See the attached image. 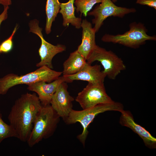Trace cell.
I'll list each match as a JSON object with an SVG mask.
<instances>
[{"mask_svg": "<svg viewBox=\"0 0 156 156\" xmlns=\"http://www.w3.org/2000/svg\"><path fill=\"white\" fill-rule=\"evenodd\" d=\"M75 0H69L65 3H60V9L59 12L63 18V25L68 27L70 24L77 29L81 27V18L76 17L75 11L76 8L74 6Z\"/></svg>", "mask_w": 156, "mask_h": 156, "instance_id": "16", "label": "cell"}, {"mask_svg": "<svg viewBox=\"0 0 156 156\" xmlns=\"http://www.w3.org/2000/svg\"><path fill=\"white\" fill-rule=\"evenodd\" d=\"M67 83L64 82L58 86L54 93L50 104L63 120L67 117L73 109V102L74 99L67 90Z\"/></svg>", "mask_w": 156, "mask_h": 156, "instance_id": "10", "label": "cell"}, {"mask_svg": "<svg viewBox=\"0 0 156 156\" xmlns=\"http://www.w3.org/2000/svg\"><path fill=\"white\" fill-rule=\"evenodd\" d=\"M0 4L4 6H9L12 4L11 0H0Z\"/></svg>", "mask_w": 156, "mask_h": 156, "instance_id": "23", "label": "cell"}, {"mask_svg": "<svg viewBox=\"0 0 156 156\" xmlns=\"http://www.w3.org/2000/svg\"><path fill=\"white\" fill-rule=\"evenodd\" d=\"M129 29L122 34L104 35L101 38L105 42L118 44L131 48L136 49L146 43L148 40L155 41V36H150L147 33V29L141 23L135 22L129 25Z\"/></svg>", "mask_w": 156, "mask_h": 156, "instance_id": "5", "label": "cell"}, {"mask_svg": "<svg viewBox=\"0 0 156 156\" xmlns=\"http://www.w3.org/2000/svg\"><path fill=\"white\" fill-rule=\"evenodd\" d=\"M101 66L98 64L92 66L86 62L83 68L77 73L65 76L68 79L69 83L74 80H82L93 84H104L106 77L101 71Z\"/></svg>", "mask_w": 156, "mask_h": 156, "instance_id": "12", "label": "cell"}, {"mask_svg": "<svg viewBox=\"0 0 156 156\" xmlns=\"http://www.w3.org/2000/svg\"><path fill=\"white\" fill-rule=\"evenodd\" d=\"M81 27L82 29V42L77 50L86 60L96 45V32L91 23L86 19L82 21Z\"/></svg>", "mask_w": 156, "mask_h": 156, "instance_id": "14", "label": "cell"}, {"mask_svg": "<svg viewBox=\"0 0 156 156\" xmlns=\"http://www.w3.org/2000/svg\"><path fill=\"white\" fill-rule=\"evenodd\" d=\"M60 9V3L59 0H47L45 7L46 22L45 31L47 34L51 31L52 24L57 17Z\"/></svg>", "mask_w": 156, "mask_h": 156, "instance_id": "17", "label": "cell"}, {"mask_svg": "<svg viewBox=\"0 0 156 156\" xmlns=\"http://www.w3.org/2000/svg\"><path fill=\"white\" fill-rule=\"evenodd\" d=\"M60 118L50 104L42 105L37 114L27 141L29 146L32 147L43 139L52 136L56 130Z\"/></svg>", "mask_w": 156, "mask_h": 156, "instance_id": "2", "label": "cell"}, {"mask_svg": "<svg viewBox=\"0 0 156 156\" xmlns=\"http://www.w3.org/2000/svg\"><path fill=\"white\" fill-rule=\"evenodd\" d=\"M42 105L35 93L21 95L15 102L8 117L10 125L21 141L27 142Z\"/></svg>", "mask_w": 156, "mask_h": 156, "instance_id": "1", "label": "cell"}, {"mask_svg": "<svg viewBox=\"0 0 156 156\" xmlns=\"http://www.w3.org/2000/svg\"><path fill=\"white\" fill-rule=\"evenodd\" d=\"M39 22L36 19L31 20L29 23V31L37 35L41 39V44L38 50L40 61L36 64L37 67L46 66L52 69V60L57 54L65 51L66 46L58 44L53 45L47 42L42 33V29L39 27Z\"/></svg>", "mask_w": 156, "mask_h": 156, "instance_id": "8", "label": "cell"}, {"mask_svg": "<svg viewBox=\"0 0 156 156\" xmlns=\"http://www.w3.org/2000/svg\"><path fill=\"white\" fill-rule=\"evenodd\" d=\"M136 3L141 5H146L156 10V0H136Z\"/></svg>", "mask_w": 156, "mask_h": 156, "instance_id": "21", "label": "cell"}, {"mask_svg": "<svg viewBox=\"0 0 156 156\" xmlns=\"http://www.w3.org/2000/svg\"><path fill=\"white\" fill-rule=\"evenodd\" d=\"M64 82L69 83L68 79L63 75L48 83L44 81H40L28 84L27 89L36 92L42 105H46L50 104L53 95L58 86Z\"/></svg>", "mask_w": 156, "mask_h": 156, "instance_id": "11", "label": "cell"}, {"mask_svg": "<svg viewBox=\"0 0 156 156\" xmlns=\"http://www.w3.org/2000/svg\"><path fill=\"white\" fill-rule=\"evenodd\" d=\"M96 61L101 63L103 68V72L111 79H115L126 68L122 59L115 53L97 45L86 60L90 64Z\"/></svg>", "mask_w": 156, "mask_h": 156, "instance_id": "6", "label": "cell"}, {"mask_svg": "<svg viewBox=\"0 0 156 156\" xmlns=\"http://www.w3.org/2000/svg\"><path fill=\"white\" fill-rule=\"evenodd\" d=\"M62 72L52 70L46 66L24 75L10 73L0 79V94H6L9 89L21 84H28L40 81L49 83L57 79Z\"/></svg>", "mask_w": 156, "mask_h": 156, "instance_id": "4", "label": "cell"}, {"mask_svg": "<svg viewBox=\"0 0 156 156\" xmlns=\"http://www.w3.org/2000/svg\"><path fill=\"white\" fill-rule=\"evenodd\" d=\"M75 100L83 109L90 108L100 104L114 102L107 93L104 84L90 83H88L78 93Z\"/></svg>", "mask_w": 156, "mask_h": 156, "instance_id": "9", "label": "cell"}, {"mask_svg": "<svg viewBox=\"0 0 156 156\" xmlns=\"http://www.w3.org/2000/svg\"><path fill=\"white\" fill-rule=\"evenodd\" d=\"M114 3L116 2L117 0H111Z\"/></svg>", "mask_w": 156, "mask_h": 156, "instance_id": "24", "label": "cell"}, {"mask_svg": "<svg viewBox=\"0 0 156 156\" xmlns=\"http://www.w3.org/2000/svg\"><path fill=\"white\" fill-rule=\"evenodd\" d=\"M87 62L86 59L77 50L71 53L68 58L63 64V75H69L75 74L84 66Z\"/></svg>", "mask_w": 156, "mask_h": 156, "instance_id": "15", "label": "cell"}, {"mask_svg": "<svg viewBox=\"0 0 156 156\" xmlns=\"http://www.w3.org/2000/svg\"><path fill=\"white\" fill-rule=\"evenodd\" d=\"M13 137L17 138L15 131L10 125L4 122L0 111V144L4 139Z\"/></svg>", "mask_w": 156, "mask_h": 156, "instance_id": "19", "label": "cell"}, {"mask_svg": "<svg viewBox=\"0 0 156 156\" xmlns=\"http://www.w3.org/2000/svg\"><path fill=\"white\" fill-rule=\"evenodd\" d=\"M18 25H16L11 36L0 44V54L8 53L12 50L13 47L12 39L18 29Z\"/></svg>", "mask_w": 156, "mask_h": 156, "instance_id": "20", "label": "cell"}, {"mask_svg": "<svg viewBox=\"0 0 156 156\" xmlns=\"http://www.w3.org/2000/svg\"><path fill=\"white\" fill-rule=\"evenodd\" d=\"M101 3L87 14L94 17L92 21V23L94 25L93 28L96 33L99 31L103 24V21L107 17L113 16L123 18L126 14L134 13L136 11L134 8L118 6L111 0H102Z\"/></svg>", "mask_w": 156, "mask_h": 156, "instance_id": "7", "label": "cell"}, {"mask_svg": "<svg viewBox=\"0 0 156 156\" xmlns=\"http://www.w3.org/2000/svg\"><path fill=\"white\" fill-rule=\"evenodd\" d=\"M102 0H75L74 4L76 6L77 12H80L81 15L86 16L88 13L94 5L97 3H101Z\"/></svg>", "mask_w": 156, "mask_h": 156, "instance_id": "18", "label": "cell"}, {"mask_svg": "<svg viewBox=\"0 0 156 156\" xmlns=\"http://www.w3.org/2000/svg\"><path fill=\"white\" fill-rule=\"evenodd\" d=\"M9 6H4V9L3 12L0 14V27L2 23L7 19L8 17V10Z\"/></svg>", "mask_w": 156, "mask_h": 156, "instance_id": "22", "label": "cell"}, {"mask_svg": "<svg viewBox=\"0 0 156 156\" xmlns=\"http://www.w3.org/2000/svg\"><path fill=\"white\" fill-rule=\"evenodd\" d=\"M123 110L122 104L119 102L114 101L111 103L100 104L81 110H76L73 109L67 117L63 120L67 125L77 122L81 124L83 131L81 134L77 136V138L84 146L88 133V126L96 116L106 111H113L121 112Z\"/></svg>", "mask_w": 156, "mask_h": 156, "instance_id": "3", "label": "cell"}, {"mask_svg": "<svg viewBox=\"0 0 156 156\" xmlns=\"http://www.w3.org/2000/svg\"><path fill=\"white\" fill-rule=\"evenodd\" d=\"M120 120L121 125L129 128L138 134L142 139L145 145L148 148L153 149L156 147V139L144 128L135 122L131 112L123 110Z\"/></svg>", "mask_w": 156, "mask_h": 156, "instance_id": "13", "label": "cell"}]
</instances>
